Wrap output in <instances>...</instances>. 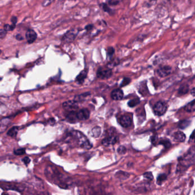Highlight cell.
Listing matches in <instances>:
<instances>
[{"label":"cell","mask_w":195,"mask_h":195,"mask_svg":"<svg viewBox=\"0 0 195 195\" xmlns=\"http://www.w3.org/2000/svg\"><path fill=\"white\" fill-rule=\"evenodd\" d=\"M66 140L67 143H75L78 146L85 149H90L92 147V144L88 139L82 133L77 130L70 132L66 136Z\"/></svg>","instance_id":"6da1fadb"},{"label":"cell","mask_w":195,"mask_h":195,"mask_svg":"<svg viewBox=\"0 0 195 195\" xmlns=\"http://www.w3.org/2000/svg\"><path fill=\"white\" fill-rule=\"evenodd\" d=\"M79 30L78 29H73L67 31L62 37V41L64 43L72 42L77 37Z\"/></svg>","instance_id":"7a4b0ae2"},{"label":"cell","mask_w":195,"mask_h":195,"mask_svg":"<svg viewBox=\"0 0 195 195\" xmlns=\"http://www.w3.org/2000/svg\"><path fill=\"white\" fill-rule=\"evenodd\" d=\"M168 108L166 104L164 101L157 102L153 107V111L156 115L160 116L165 114Z\"/></svg>","instance_id":"3957f363"},{"label":"cell","mask_w":195,"mask_h":195,"mask_svg":"<svg viewBox=\"0 0 195 195\" xmlns=\"http://www.w3.org/2000/svg\"><path fill=\"white\" fill-rule=\"evenodd\" d=\"M189 149L188 152L181 159V163L184 165L188 164L189 165L195 161V148L193 147Z\"/></svg>","instance_id":"277c9868"},{"label":"cell","mask_w":195,"mask_h":195,"mask_svg":"<svg viewBox=\"0 0 195 195\" xmlns=\"http://www.w3.org/2000/svg\"><path fill=\"white\" fill-rule=\"evenodd\" d=\"M112 75V69L110 68L100 67L97 71V76L101 79H106L110 77Z\"/></svg>","instance_id":"5b68a950"},{"label":"cell","mask_w":195,"mask_h":195,"mask_svg":"<svg viewBox=\"0 0 195 195\" xmlns=\"http://www.w3.org/2000/svg\"><path fill=\"white\" fill-rule=\"evenodd\" d=\"M62 106L65 109L68 111H75V110L77 109L78 108L77 102L74 100L64 102L62 104Z\"/></svg>","instance_id":"8992f818"},{"label":"cell","mask_w":195,"mask_h":195,"mask_svg":"<svg viewBox=\"0 0 195 195\" xmlns=\"http://www.w3.org/2000/svg\"><path fill=\"white\" fill-rule=\"evenodd\" d=\"M172 72V67L169 66H162L157 70V73L160 77H165Z\"/></svg>","instance_id":"52a82bcc"},{"label":"cell","mask_w":195,"mask_h":195,"mask_svg":"<svg viewBox=\"0 0 195 195\" xmlns=\"http://www.w3.org/2000/svg\"><path fill=\"white\" fill-rule=\"evenodd\" d=\"M118 140V137L114 135H109L107 137L104 138L102 141V144L104 146H109L116 144Z\"/></svg>","instance_id":"ba28073f"},{"label":"cell","mask_w":195,"mask_h":195,"mask_svg":"<svg viewBox=\"0 0 195 195\" xmlns=\"http://www.w3.org/2000/svg\"><path fill=\"white\" fill-rule=\"evenodd\" d=\"M25 37L29 43H32L36 40L37 34L34 30L28 29L25 34Z\"/></svg>","instance_id":"9c48e42d"},{"label":"cell","mask_w":195,"mask_h":195,"mask_svg":"<svg viewBox=\"0 0 195 195\" xmlns=\"http://www.w3.org/2000/svg\"><path fill=\"white\" fill-rule=\"evenodd\" d=\"M77 117L79 120H86L89 118L90 112L87 109L83 108L79 110L77 112Z\"/></svg>","instance_id":"30bf717a"},{"label":"cell","mask_w":195,"mask_h":195,"mask_svg":"<svg viewBox=\"0 0 195 195\" xmlns=\"http://www.w3.org/2000/svg\"><path fill=\"white\" fill-rule=\"evenodd\" d=\"M120 124L123 127H129L132 124V119L129 116L123 115L120 118Z\"/></svg>","instance_id":"8fae6325"},{"label":"cell","mask_w":195,"mask_h":195,"mask_svg":"<svg viewBox=\"0 0 195 195\" xmlns=\"http://www.w3.org/2000/svg\"><path fill=\"white\" fill-rule=\"evenodd\" d=\"M124 97V93L120 89H116L113 90L111 93V97L114 100H120Z\"/></svg>","instance_id":"7c38bea8"},{"label":"cell","mask_w":195,"mask_h":195,"mask_svg":"<svg viewBox=\"0 0 195 195\" xmlns=\"http://www.w3.org/2000/svg\"><path fill=\"white\" fill-rule=\"evenodd\" d=\"M66 120L70 123L77 122L79 120L77 117V112L75 111H70V112L66 116Z\"/></svg>","instance_id":"4fadbf2b"},{"label":"cell","mask_w":195,"mask_h":195,"mask_svg":"<svg viewBox=\"0 0 195 195\" xmlns=\"http://www.w3.org/2000/svg\"><path fill=\"white\" fill-rule=\"evenodd\" d=\"M87 69H84L83 70H82L79 74L76 77V81L78 83H82L84 81V80L85 79V78L87 77Z\"/></svg>","instance_id":"5bb4252c"},{"label":"cell","mask_w":195,"mask_h":195,"mask_svg":"<svg viewBox=\"0 0 195 195\" xmlns=\"http://www.w3.org/2000/svg\"><path fill=\"white\" fill-rule=\"evenodd\" d=\"M173 138L177 142H184L186 138L185 134L182 132H177L173 135Z\"/></svg>","instance_id":"9a60e30c"},{"label":"cell","mask_w":195,"mask_h":195,"mask_svg":"<svg viewBox=\"0 0 195 195\" xmlns=\"http://www.w3.org/2000/svg\"><path fill=\"white\" fill-rule=\"evenodd\" d=\"M184 109L188 112H193L195 111V100L189 102L185 107Z\"/></svg>","instance_id":"2e32d148"},{"label":"cell","mask_w":195,"mask_h":195,"mask_svg":"<svg viewBox=\"0 0 195 195\" xmlns=\"http://www.w3.org/2000/svg\"><path fill=\"white\" fill-rule=\"evenodd\" d=\"M100 7H101V9H102L104 11H105V12L109 13V14H110V15H112V14H113L114 13V11L112 9H110L107 4H106V3H101V4L100 5Z\"/></svg>","instance_id":"e0dca14e"},{"label":"cell","mask_w":195,"mask_h":195,"mask_svg":"<svg viewBox=\"0 0 195 195\" xmlns=\"http://www.w3.org/2000/svg\"><path fill=\"white\" fill-rule=\"evenodd\" d=\"M18 132V128L17 126H14L10 128L7 132V135L10 137H15Z\"/></svg>","instance_id":"ac0fdd59"},{"label":"cell","mask_w":195,"mask_h":195,"mask_svg":"<svg viewBox=\"0 0 195 195\" xmlns=\"http://www.w3.org/2000/svg\"><path fill=\"white\" fill-rule=\"evenodd\" d=\"M91 133L94 137H98L101 133V129L100 126H95L91 130Z\"/></svg>","instance_id":"d6986e66"},{"label":"cell","mask_w":195,"mask_h":195,"mask_svg":"<svg viewBox=\"0 0 195 195\" xmlns=\"http://www.w3.org/2000/svg\"><path fill=\"white\" fill-rule=\"evenodd\" d=\"M115 176L118 178H120L121 180H124V179L127 178L129 177V174L127 173L126 172H125L119 171L116 173Z\"/></svg>","instance_id":"ffe728a7"},{"label":"cell","mask_w":195,"mask_h":195,"mask_svg":"<svg viewBox=\"0 0 195 195\" xmlns=\"http://www.w3.org/2000/svg\"><path fill=\"white\" fill-rule=\"evenodd\" d=\"M189 91V86L188 85H181L178 89V94L181 95L185 94L187 93Z\"/></svg>","instance_id":"44dd1931"},{"label":"cell","mask_w":195,"mask_h":195,"mask_svg":"<svg viewBox=\"0 0 195 195\" xmlns=\"http://www.w3.org/2000/svg\"><path fill=\"white\" fill-rule=\"evenodd\" d=\"M167 178V176L165 174H160L158 176L157 179V183L158 185H161L164 181Z\"/></svg>","instance_id":"7402d4cb"},{"label":"cell","mask_w":195,"mask_h":195,"mask_svg":"<svg viewBox=\"0 0 195 195\" xmlns=\"http://www.w3.org/2000/svg\"><path fill=\"white\" fill-rule=\"evenodd\" d=\"M89 95H90V93H83V94H81L79 95H76L74 100H75L77 102H78V101H82L83 100H84V98L86 97H87Z\"/></svg>","instance_id":"603a6c76"},{"label":"cell","mask_w":195,"mask_h":195,"mask_svg":"<svg viewBox=\"0 0 195 195\" xmlns=\"http://www.w3.org/2000/svg\"><path fill=\"white\" fill-rule=\"evenodd\" d=\"M158 144L164 145L165 148H169L170 146V141H169L168 139H166V138L161 139L159 141Z\"/></svg>","instance_id":"cb8c5ba5"},{"label":"cell","mask_w":195,"mask_h":195,"mask_svg":"<svg viewBox=\"0 0 195 195\" xmlns=\"http://www.w3.org/2000/svg\"><path fill=\"white\" fill-rule=\"evenodd\" d=\"M190 121L186 120L181 121L178 124V127L181 129H184L189 126V125L190 124Z\"/></svg>","instance_id":"d4e9b609"},{"label":"cell","mask_w":195,"mask_h":195,"mask_svg":"<svg viewBox=\"0 0 195 195\" xmlns=\"http://www.w3.org/2000/svg\"><path fill=\"white\" fill-rule=\"evenodd\" d=\"M140 102V101L139 100L138 98H135V99H133L130 100L128 102V105L129 107H134L136 105H137L139 102Z\"/></svg>","instance_id":"484cf974"},{"label":"cell","mask_w":195,"mask_h":195,"mask_svg":"<svg viewBox=\"0 0 195 195\" xmlns=\"http://www.w3.org/2000/svg\"><path fill=\"white\" fill-rule=\"evenodd\" d=\"M15 26H16V25L13 24V23H12L11 25L5 24V25H4V26H3V29H4L5 30H6L7 31H12V30H13L15 29Z\"/></svg>","instance_id":"4316f807"},{"label":"cell","mask_w":195,"mask_h":195,"mask_svg":"<svg viewBox=\"0 0 195 195\" xmlns=\"http://www.w3.org/2000/svg\"><path fill=\"white\" fill-rule=\"evenodd\" d=\"M25 149L24 148H19L14 150V153L15 155H23L25 153Z\"/></svg>","instance_id":"83f0119b"},{"label":"cell","mask_w":195,"mask_h":195,"mask_svg":"<svg viewBox=\"0 0 195 195\" xmlns=\"http://www.w3.org/2000/svg\"><path fill=\"white\" fill-rule=\"evenodd\" d=\"M114 53V49L112 46L109 47L107 49V55H108V57H109L110 58H112V57L113 56Z\"/></svg>","instance_id":"f1b7e54d"},{"label":"cell","mask_w":195,"mask_h":195,"mask_svg":"<svg viewBox=\"0 0 195 195\" xmlns=\"http://www.w3.org/2000/svg\"><path fill=\"white\" fill-rule=\"evenodd\" d=\"M122 0H107L108 3L110 6H115L120 3Z\"/></svg>","instance_id":"f546056e"},{"label":"cell","mask_w":195,"mask_h":195,"mask_svg":"<svg viewBox=\"0 0 195 195\" xmlns=\"http://www.w3.org/2000/svg\"><path fill=\"white\" fill-rule=\"evenodd\" d=\"M144 177L145 178H146V179L149 180H152L153 179V174L151 172H147L146 173H145L144 174H143Z\"/></svg>","instance_id":"4dcf8cb0"},{"label":"cell","mask_w":195,"mask_h":195,"mask_svg":"<svg viewBox=\"0 0 195 195\" xmlns=\"http://www.w3.org/2000/svg\"><path fill=\"white\" fill-rule=\"evenodd\" d=\"M126 149L124 146H120L117 149V152L119 154H125L126 153Z\"/></svg>","instance_id":"1f68e13d"},{"label":"cell","mask_w":195,"mask_h":195,"mask_svg":"<svg viewBox=\"0 0 195 195\" xmlns=\"http://www.w3.org/2000/svg\"><path fill=\"white\" fill-rule=\"evenodd\" d=\"M130 82V79L129 78H124L121 83V86L122 87V86H125L126 85H127L129 83V82Z\"/></svg>","instance_id":"d6a6232c"},{"label":"cell","mask_w":195,"mask_h":195,"mask_svg":"<svg viewBox=\"0 0 195 195\" xmlns=\"http://www.w3.org/2000/svg\"><path fill=\"white\" fill-rule=\"evenodd\" d=\"M54 1H55V0H43L42 3V5L43 7L48 6L51 3H52L54 2Z\"/></svg>","instance_id":"836d02e7"},{"label":"cell","mask_w":195,"mask_h":195,"mask_svg":"<svg viewBox=\"0 0 195 195\" xmlns=\"http://www.w3.org/2000/svg\"><path fill=\"white\" fill-rule=\"evenodd\" d=\"M189 142L190 143H195V131H194L192 134H191L190 138H189Z\"/></svg>","instance_id":"e575fe53"},{"label":"cell","mask_w":195,"mask_h":195,"mask_svg":"<svg viewBox=\"0 0 195 195\" xmlns=\"http://www.w3.org/2000/svg\"><path fill=\"white\" fill-rule=\"evenodd\" d=\"M7 34V31L5 30L4 29H1L0 30V38L1 39L3 38Z\"/></svg>","instance_id":"d590c367"},{"label":"cell","mask_w":195,"mask_h":195,"mask_svg":"<svg viewBox=\"0 0 195 195\" xmlns=\"http://www.w3.org/2000/svg\"><path fill=\"white\" fill-rule=\"evenodd\" d=\"M23 162L25 163V165H27L30 162V159L29 158V157H25L23 160H22Z\"/></svg>","instance_id":"8d00e7d4"},{"label":"cell","mask_w":195,"mask_h":195,"mask_svg":"<svg viewBox=\"0 0 195 195\" xmlns=\"http://www.w3.org/2000/svg\"><path fill=\"white\" fill-rule=\"evenodd\" d=\"M93 27H94L93 25H92V24H89V25H86V26H85V29L87 31H89L93 29Z\"/></svg>","instance_id":"74e56055"},{"label":"cell","mask_w":195,"mask_h":195,"mask_svg":"<svg viewBox=\"0 0 195 195\" xmlns=\"http://www.w3.org/2000/svg\"><path fill=\"white\" fill-rule=\"evenodd\" d=\"M11 22H12L13 24L16 25V23L17 22V18L15 16H13L11 18Z\"/></svg>","instance_id":"f35d334b"},{"label":"cell","mask_w":195,"mask_h":195,"mask_svg":"<svg viewBox=\"0 0 195 195\" xmlns=\"http://www.w3.org/2000/svg\"><path fill=\"white\" fill-rule=\"evenodd\" d=\"M15 38H16V39H17V40H18V41H21V40L23 39V37H22V35L20 34H17L15 35Z\"/></svg>","instance_id":"ab89813d"},{"label":"cell","mask_w":195,"mask_h":195,"mask_svg":"<svg viewBox=\"0 0 195 195\" xmlns=\"http://www.w3.org/2000/svg\"><path fill=\"white\" fill-rule=\"evenodd\" d=\"M158 140V138L156 136H154L153 137V138L152 139V142L153 144L155 145L156 143H157V141Z\"/></svg>","instance_id":"60d3db41"},{"label":"cell","mask_w":195,"mask_h":195,"mask_svg":"<svg viewBox=\"0 0 195 195\" xmlns=\"http://www.w3.org/2000/svg\"><path fill=\"white\" fill-rule=\"evenodd\" d=\"M190 94L193 96H195V87H193L191 90H190Z\"/></svg>","instance_id":"b9f144b4"},{"label":"cell","mask_w":195,"mask_h":195,"mask_svg":"<svg viewBox=\"0 0 195 195\" xmlns=\"http://www.w3.org/2000/svg\"><path fill=\"white\" fill-rule=\"evenodd\" d=\"M167 1H170V0H167Z\"/></svg>","instance_id":"7bdbcfd3"}]
</instances>
